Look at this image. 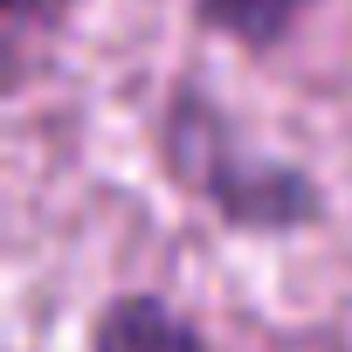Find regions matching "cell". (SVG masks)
I'll use <instances>...</instances> for the list:
<instances>
[{
    "mask_svg": "<svg viewBox=\"0 0 352 352\" xmlns=\"http://www.w3.org/2000/svg\"><path fill=\"white\" fill-rule=\"evenodd\" d=\"M69 8H76V0H8V28H14V42H21V35H35V28H56Z\"/></svg>",
    "mask_w": 352,
    "mask_h": 352,
    "instance_id": "cell-4",
    "label": "cell"
},
{
    "mask_svg": "<svg viewBox=\"0 0 352 352\" xmlns=\"http://www.w3.org/2000/svg\"><path fill=\"white\" fill-rule=\"evenodd\" d=\"M83 352H208L201 324L159 297V290H118L90 311V331H83Z\"/></svg>",
    "mask_w": 352,
    "mask_h": 352,
    "instance_id": "cell-2",
    "label": "cell"
},
{
    "mask_svg": "<svg viewBox=\"0 0 352 352\" xmlns=\"http://www.w3.org/2000/svg\"><path fill=\"white\" fill-rule=\"evenodd\" d=\"M159 166L187 201H201L214 221H228L242 235H297V228L324 221V194L311 173L242 145L235 118L214 111L194 83L173 90V104L159 118Z\"/></svg>",
    "mask_w": 352,
    "mask_h": 352,
    "instance_id": "cell-1",
    "label": "cell"
},
{
    "mask_svg": "<svg viewBox=\"0 0 352 352\" xmlns=\"http://www.w3.org/2000/svg\"><path fill=\"white\" fill-rule=\"evenodd\" d=\"M311 8H318V0H194V21H201L208 35H221V42L263 56V49L290 42V28H297Z\"/></svg>",
    "mask_w": 352,
    "mask_h": 352,
    "instance_id": "cell-3",
    "label": "cell"
}]
</instances>
